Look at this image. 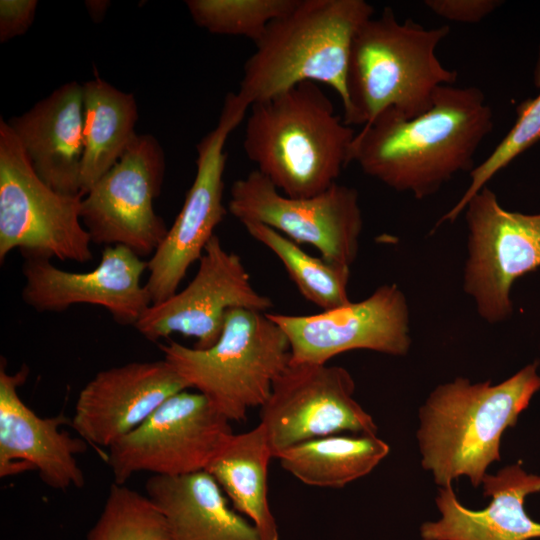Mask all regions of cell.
Returning <instances> with one entry per match:
<instances>
[{
	"mask_svg": "<svg viewBox=\"0 0 540 540\" xmlns=\"http://www.w3.org/2000/svg\"><path fill=\"white\" fill-rule=\"evenodd\" d=\"M163 359L190 389L206 396L230 421H241L268 399L291 359L286 334L266 312H227L218 341L208 349L176 341L159 344Z\"/></svg>",
	"mask_w": 540,
	"mask_h": 540,
	"instance_id": "6",
	"label": "cell"
},
{
	"mask_svg": "<svg viewBox=\"0 0 540 540\" xmlns=\"http://www.w3.org/2000/svg\"><path fill=\"white\" fill-rule=\"evenodd\" d=\"M273 457L266 430L259 422L249 431L232 433L209 462L208 472L233 509L258 530L262 540H279L268 501L267 475Z\"/></svg>",
	"mask_w": 540,
	"mask_h": 540,
	"instance_id": "22",
	"label": "cell"
},
{
	"mask_svg": "<svg viewBox=\"0 0 540 540\" xmlns=\"http://www.w3.org/2000/svg\"><path fill=\"white\" fill-rule=\"evenodd\" d=\"M449 33L448 25L401 22L391 7L364 22L351 45L345 123L363 127L386 110L405 118L426 112L438 88L453 85L458 77L436 55Z\"/></svg>",
	"mask_w": 540,
	"mask_h": 540,
	"instance_id": "4",
	"label": "cell"
},
{
	"mask_svg": "<svg viewBox=\"0 0 540 540\" xmlns=\"http://www.w3.org/2000/svg\"><path fill=\"white\" fill-rule=\"evenodd\" d=\"M533 82L540 89V46L533 71ZM513 127L497 144L486 159L469 173L470 184L453 207L436 223L454 222L465 210L470 199L515 158L540 141V92L517 106Z\"/></svg>",
	"mask_w": 540,
	"mask_h": 540,
	"instance_id": "27",
	"label": "cell"
},
{
	"mask_svg": "<svg viewBox=\"0 0 540 540\" xmlns=\"http://www.w3.org/2000/svg\"><path fill=\"white\" fill-rule=\"evenodd\" d=\"M249 108L236 93L229 92L216 126L197 144L196 174L173 225L147 262L149 277L145 287L152 304L177 292L193 263L199 261L215 235L227 209L223 203L225 143L242 122Z\"/></svg>",
	"mask_w": 540,
	"mask_h": 540,
	"instance_id": "11",
	"label": "cell"
},
{
	"mask_svg": "<svg viewBox=\"0 0 540 540\" xmlns=\"http://www.w3.org/2000/svg\"><path fill=\"white\" fill-rule=\"evenodd\" d=\"M85 540H170L166 519L146 495L112 483Z\"/></svg>",
	"mask_w": 540,
	"mask_h": 540,
	"instance_id": "26",
	"label": "cell"
},
{
	"mask_svg": "<svg viewBox=\"0 0 540 540\" xmlns=\"http://www.w3.org/2000/svg\"><path fill=\"white\" fill-rule=\"evenodd\" d=\"M271 307V299L253 288L241 258L227 251L214 235L191 282L168 299L151 304L134 327L152 342L180 334L195 338L194 348L208 349L220 338L228 311L266 312Z\"/></svg>",
	"mask_w": 540,
	"mask_h": 540,
	"instance_id": "14",
	"label": "cell"
},
{
	"mask_svg": "<svg viewBox=\"0 0 540 540\" xmlns=\"http://www.w3.org/2000/svg\"><path fill=\"white\" fill-rule=\"evenodd\" d=\"M188 390L168 398L108 448L114 483L126 484L143 472L175 477L205 471L233 433L231 421L206 396Z\"/></svg>",
	"mask_w": 540,
	"mask_h": 540,
	"instance_id": "8",
	"label": "cell"
},
{
	"mask_svg": "<svg viewBox=\"0 0 540 540\" xmlns=\"http://www.w3.org/2000/svg\"><path fill=\"white\" fill-rule=\"evenodd\" d=\"M84 153L81 193L122 156L138 135V108L132 93L121 91L99 76L82 84Z\"/></svg>",
	"mask_w": 540,
	"mask_h": 540,
	"instance_id": "23",
	"label": "cell"
},
{
	"mask_svg": "<svg viewBox=\"0 0 540 540\" xmlns=\"http://www.w3.org/2000/svg\"><path fill=\"white\" fill-rule=\"evenodd\" d=\"M145 492L164 515L170 540H262L256 527L229 507L224 492L206 471L151 475Z\"/></svg>",
	"mask_w": 540,
	"mask_h": 540,
	"instance_id": "21",
	"label": "cell"
},
{
	"mask_svg": "<svg viewBox=\"0 0 540 540\" xmlns=\"http://www.w3.org/2000/svg\"><path fill=\"white\" fill-rule=\"evenodd\" d=\"M481 89L443 85L423 114L380 113L356 133L351 150L368 176L416 199L436 193L459 172H471L480 144L493 129Z\"/></svg>",
	"mask_w": 540,
	"mask_h": 540,
	"instance_id": "1",
	"label": "cell"
},
{
	"mask_svg": "<svg viewBox=\"0 0 540 540\" xmlns=\"http://www.w3.org/2000/svg\"><path fill=\"white\" fill-rule=\"evenodd\" d=\"M165 169L159 141L151 134H138L82 198L81 221L91 242L152 256L169 229L153 208Z\"/></svg>",
	"mask_w": 540,
	"mask_h": 540,
	"instance_id": "10",
	"label": "cell"
},
{
	"mask_svg": "<svg viewBox=\"0 0 540 540\" xmlns=\"http://www.w3.org/2000/svg\"><path fill=\"white\" fill-rule=\"evenodd\" d=\"M108 5L107 1H86V6L93 20H101Z\"/></svg>",
	"mask_w": 540,
	"mask_h": 540,
	"instance_id": "31",
	"label": "cell"
},
{
	"mask_svg": "<svg viewBox=\"0 0 540 540\" xmlns=\"http://www.w3.org/2000/svg\"><path fill=\"white\" fill-rule=\"evenodd\" d=\"M188 389L164 359L114 366L81 389L70 425L89 444L109 448L168 398Z\"/></svg>",
	"mask_w": 540,
	"mask_h": 540,
	"instance_id": "18",
	"label": "cell"
},
{
	"mask_svg": "<svg viewBox=\"0 0 540 540\" xmlns=\"http://www.w3.org/2000/svg\"><path fill=\"white\" fill-rule=\"evenodd\" d=\"M7 123L44 183L62 194L83 196L82 84L76 81L63 84Z\"/></svg>",
	"mask_w": 540,
	"mask_h": 540,
	"instance_id": "19",
	"label": "cell"
},
{
	"mask_svg": "<svg viewBox=\"0 0 540 540\" xmlns=\"http://www.w3.org/2000/svg\"><path fill=\"white\" fill-rule=\"evenodd\" d=\"M298 0H187L194 23L212 34L244 37L254 42L268 25L289 12Z\"/></svg>",
	"mask_w": 540,
	"mask_h": 540,
	"instance_id": "28",
	"label": "cell"
},
{
	"mask_svg": "<svg viewBox=\"0 0 540 540\" xmlns=\"http://www.w3.org/2000/svg\"><path fill=\"white\" fill-rule=\"evenodd\" d=\"M539 390L538 362L496 385L457 377L437 386L419 411L422 467L440 487L461 476L474 487L482 484L488 467L500 460L504 431Z\"/></svg>",
	"mask_w": 540,
	"mask_h": 540,
	"instance_id": "3",
	"label": "cell"
},
{
	"mask_svg": "<svg viewBox=\"0 0 540 540\" xmlns=\"http://www.w3.org/2000/svg\"><path fill=\"white\" fill-rule=\"evenodd\" d=\"M83 196L55 191L33 170L7 121L0 118V262L20 249L86 263L93 258L81 221Z\"/></svg>",
	"mask_w": 540,
	"mask_h": 540,
	"instance_id": "7",
	"label": "cell"
},
{
	"mask_svg": "<svg viewBox=\"0 0 540 540\" xmlns=\"http://www.w3.org/2000/svg\"><path fill=\"white\" fill-rule=\"evenodd\" d=\"M228 211L242 224L266 225L297 244H309L329 263L350 267L363 227L355 188L335 183L312 197H289L254 169L231 186Z\"/></svg>",
	"mask_w": 540,
	"mask_h": 540,
	"instance_id": "9",
	"label": "cell"
},
{
	"mask_svg": "<svg viewBox=\"0 0 540 540\" xmlns=\"http://www.w3.org/2000/svg\"><path fill=\"white\" fill-rule=\"evenodd\" d=\"M247 232L270 249L284 265L301 295L322 309L332 310L350 302L347 286L350 267L329 263L307 254L299 244L257 222H246Z\"/></svg>",
	"mask_w": 540,
	"mask_h": 540,
	"instance_id": "25",
	"label": "cell"
},
{
	"mask_svg": "<svg viewBox=\"0 0 540 540\" xmlns=\"http://www.w3.org/2000/svg\"><path fill=\"white\" fill-rule=\"evenodd\" d=\"M290 345L291 363L326 364L358 349L393 356L411 345L409 309L396 284L378 287L369 297L312 315L268 313Z\"/></svg>",
	"mask_w": 540,
	"mask_h": 540,
	"instance_id": "15",
	"label": "cell"
},
{
	"mask_svg": "<svg viewBox=\"0 0 540 540\" xmlns=\"http://www.w3.org/2000/svg\"><path fill=\"white\" fill-rule=\"evenodd\" d=\"M483 494L492 498L487 508L470 510L457 499L452 485L439 487L435 499L441 518L425 522L423 540H530L540 538V523L530 518L525 498L540 492V475L512 464L486 474Z\"/></svg>",
	"mask_w": 540,
	"mask_h": 540,
	"instance_id": "20",
	"label": "cell"
},
{
	"mask_svg": "<svg viewBox=\"0 0 540 540\" xmlns=\"http://www.w3.org/2000/svg\"><path fill=\"white\" fill-rule=\"evenodd\" d=\"M389 450L377 435H330L292 446L277 458L285 471L306 485L342 488L369 474Z\"/></svg>",
	"mask_w": 540,
	"mask_h": 540,
	"instance_id": "24",
	"label": "cell"
},
{
	"mask_svg": "<svg viewBox=\"0 0 540 540\" xmlns=\"http://www.w3.org/2000/svg\"><path fill=\"white\" fill-rule=\"evenodd\" d=\"M468 259L463 288L489 323L512 315L516 279L540 267V213L504 209L487 186L466 207Z\"/></svg>",
	"mask_w": 540,
	"mask_h": 540,
	"instance_id": "12",
	"label": "cell"
},
{
	"mask_svg": "<svg viewBox=\"0 0 540 540\" xmlns=\"http://www.w3.org/2000/svg\"><path fill=\"white\" fill-rule=\"evenodd\" d=\"M374 8L364 0H298L255 43L236 93L248 108L305 82L325 84L347 104L353 38Z\"/></svg>",
	"mask_w": 540,
	"mask_h": 540,
	"instance_id": "5",
	"label": "cell"
},
{
	"mask_svg": "<svg viewBox=\"0 0 540 540\" xmlns=\"http://www.w3.org/2000/svg\"><path fill=\"white\" fill-rule=\"evenodd\" d=\"M500 0H425L424 5L437 16L449 21L475 24L499 6Z\"/></svg>",
	"mask_w": 540,
	"mask_h": 540,
	"instance_id": "29",
	"label": "cell"
},
{
	"mask_svg": "<svg viewBox=\"0 0 540 540\" xmlns=\"http://www.w3.org/2000/svg\"><path fill=\"white\" fill-rule=\"evenodd\" d=\"M354 392L355 382L341 366L290 362L260 407L273 457L340 432L376 435L374 419L354 399Z\"/></svg>",
	"mask_w": 540,
	"mask_h": 540,
	"instance_id": "13",
	"label": "cell"
},
{
	"mask_svg": "<svg viewBox=\"0 0 540 540\" xmlns=\"http://www.w3.org/2000/svg\"><path fill=\"white\" fill-rule=\"evenodd\" d=\"M355 135L319 84L305 82L250 106L243 148L281 193L312 197L351 163Z\"/></svg>",
	"mask_w": 540,
	"mask_h": 540,
	"instance_id": "2",
	"label": "cell"
},
{
	"mask_svg": "<svg viewBox=\"0 0 540 540\" xmlns=\"http://www.w3.org/2000/svg\"><path fill=\"white\" fill-rule=\"evenodd\" d=\"M23 301L39 312H60L90 304L108 310L121 325H135L152 304L141 284L147 262L125 246H106L91 271L75 273L54 266L50 258L25 254Z\"/></svg>",
	"mask_w": 540,
	"mask_h": 540,
	"instance_id": "16",
	"label": "cell"
},
{
	"mask_svg": "<svg viewBox=\"0 0 540 540\" xmlns=\"http://www.w3.org/2000/svg\"><path fill=\"white\" fill-rule=\"evenodd\" d=\"M29 369L7 372L5 359L0 365V477L36 471L48 487L65 491L82 488L85 475L76 455L84 453L88 442L61 430L70 423L63 413L41 417L24 403L18 389Z\"/></svg>",
	"mask_w": 540,
	"mask_h": 540,
	"instance_id": "17",
	"label": "cell"
},
{
	"mask_svg": "<svg viewBox=\"0 0 540 540\" xmlns=\"http://www.w3.org/2000/svg\"><path fill=\"white\" fill-rule=\"evenodd\" d=\"M37 0H0V42L23 35L36 15Z\"/></svg>",
	"mask_w": 540,
	"mask_h": 540,
	"instance_id": "30",
	"label": "cell"
}]
</instances>
